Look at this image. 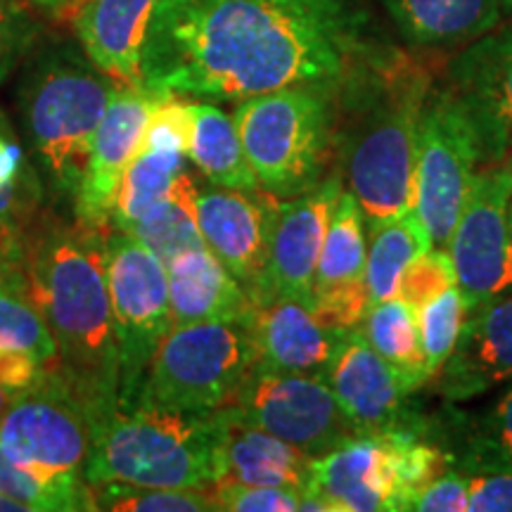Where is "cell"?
<instances>
[{
  "label": "cell",
  "mask_w": 512,
  "mask_h": 512,
  "mask_svg": "<svg viewBox=\"0 0 512 512\" xmlns=\"http://www.w3.org/2000/svg\"><path fill=\"white\" fill-rule=\"evenodd\" d=\"M408 48H463L501 22V0H377Z\"/></svg>",
  "instance_id": "d4e9b609"
},
{
  "label": "cell",
  "mask_w": 512,
  "mask_h": 512,
  "mask_svg": "<svg viewBox=\"0 0 512 512\" xmlns=\"http://www.w3.org/2000/svg\"><path fill=\"white\" fill-rule=\"evenodd\" d=\"M53 373L48 363L38 361L27 351L0 349V384L5 387L12 399L24 392H31L38 384H43Z\"/></svg>",
  "instance_id": "60d3db41"
},
{
  "label": "cell",
  "mask_w": 512,
  "mask_h": 512,
  "mask_svg": "<svg viewBox=\"0 0 512 512\" xmlns=\"http://www.w3.org/2000/svg\"><path fill=\"white\" fill-rule=\"evenodd\" d=\"M91 486L95 510L107 512H216L211 486L207 489H171L124 482Z\"/></svg>",
  "instance_id": "836d02e7"
},
{
  "label": "cell",
  "mask_w": 512,
  "mask_h": 512,
  "mask_svg": "<svg viewBox=\"0 0 512 512\" xmlns=\"http://www.w3.org/2000/svg\"><path fill=\"white\" fill-rule=\"evenodd\" d=\"M27 238V235H24ZM24 238L15 240L8 235H0V285L17 287L22 285V256Z\"/></svg>",
  "instance_id": "7bdbcfd3"
},
{
  "label": "cell",
  "mask_w": 512,
  "mask_h": 512,
  "mask_svg": "<svg viewBox=\"0 0 512 512\" xmlns=\"http://www.w3.org/2000/svg\"><path fill=\"white\" fill-rule=\"evenodd\" d=\"M366 259V216H363L361 207H358L356 197L344 188L339 192L335 209H332L328 233H325L323 249H320L313 292H323L337 285L366 280Z\"/></svg>",
  "instance_id": "f546056e"
},
{
  "label": "cell",
  "mask_w": 512,
  "mask_h": 512,
  "mask_svg": "<svg viewBox=\"0 0 512 512\" xmlns=\"http://www.w3.org/2000/svg\"><path fill=\"white\" fill-rule=\"evenodd\" d=\"M512 176L503 166H482L446 242L458 275L465 313L512 294Z\"/></svg>",
  "instance_id": "7c38bea8"
},
{
  "label": "cell",
  "mask_w": 512,
  "mask_h": 512,
  "mask_svg": "<svg viewBox=\"0 0 512 512\" xmlns=\"http://www.w3.org/2000/svg\"><path fill=\"white\" fill-rule=\"evenodd\" d=\"M195 197V178L188 174V169H183L169 200L152 209L143 221L131 223L121 230L150 247L166 264L178 252L204 245L200 228H197Z\"/></svg>",
  "instance_id": "1f68e13d"
},
{
  "label": "cell",
  "mask_w": 512,
  "mask_h": 512,
  "mask_svg": "<svg viewBox=\"0 0 512 512\" xmlns=\"http://www.w3.org/2000/svg\"><path fill=\"white\" fill-rule=\"evenodd\" d=\"M430 72L396 46H384L339 88L337 169L366 226L415 207V150Z\"/></svg>",
  "instance_id": "3957f363"
},
{
  "label": "cell",
  "mask_w": 512,
  "mask_h": 512,
  "mask_svg": "<svg viewBox=\"0 0 512 512\" xmlns=\"http://www.w3.org/2000/svg\"><path fill=\"white\" fill-rule=\"evenodd\" d=\"M0 349L27 351L38 361L57 366V342L46 318L22 290L0 285Z\"/></svg>",
  "instance_id": "e575fe53"
},
{
  "label": "cell",
  "mask_w": 512,
  "mask_h": 512,
  "mask_svg": "<svg viewBox=\"0 0 512 512\" xmlns=\"http://www.w3.org/2000/svg\"><path fill=\"white\" fill-rule=\"evenodd\" d=\"M275 197L268 192H242L197 185L195 216L202 242L256 302L264 283L268 233Z\"/></svg>",
  "instance_id": "e0dca14e"
},
{
  "label": "cell",
  "mask_w": 512,
  "mask_h": 512,
  "mask_svg": "<svg viewBox=\"0 0 512 512\" xmlns=\"http://www.w3.org/2000/svg\"><path fill=\"white\" fill-rule=\"evenodd\" d=\"M323 380L337 396L358 437H427L430 415L415 406L413 394L401 387L392 368L370 347L361 328L344 332Z\"/></svg>",
  "instance_id": "4fadbf2b"
},
{
  "label": "cell",
  "mask_w": 512,
  "mask_h": 512,
  "mask_svg": "<svg viewBox=\"0 0 512 512\" xmlns=\"http://www.w3.org/2000/svg\"><path fill=\"white\" fill-rule=\"evenodd\" d=\"M361 332L408 394L420 392L432 382L415 306L403 302L401 297L373 304L363 318Z\"/></svg>",
  "instance_id": "4316f807"
},
{
  "label": "cell",
  "mask_w": 512,
  "mask_h": 512,
  "mask_svg": "<svg viewBox=\"0 0 512 512\" xmlns=\"http://www.w3.org/2000/svg\"><path fill=\"white\" fill-rule=\"evenodd\" d=\"M503 169L508 171V174L512 176V138H510V145H508V152H505V157H503Z\"/></svg>",
  "instance_id": "7dc6e473"
},
{
  "label": "cell",
  "mask_w": 512,
  "mask_h": 512,
  "mask_svg": "<svg viewBox=\"0 0 512 512\" xmlns=\"http://www.w3.org/2000/svg\"><path fill=\"white\" fill-rule=\"evenodd\" d=\"M188 162H192L211 185L242 192H261V185L245 155V147H242L233 114H226L207 100L192 102Z\"/></svg>",
  "instance_id": "484cf974"
},
{
  "label": "cell",
  "mask_w": 512,
  "mask_h": 512,
  "mask_svg": "<svg viewBox=\"0 0 512 512\" xmlns=\"http://www.w3.org/2000/svg\"><path fill=\"white\" fill-rule=\"evenodd\" d=\"M10 401H12V396L5 392V387H3V384H0V418H3V413L8 411Z\"/></svg>",
  "instance_id": "bcb514c9"
},
{
  "label": "cell",
  "mask_w": 512,
  "mask_h": 512,
  "mask_svg": "<svg viewBox=\"0 0 512 512\" xmlns=\"http://www.w3.org/2000/svg\"><path fill=\"white\" fill-rule=\"evenodd\" d=\"M467 510L512 512V475L470 472L467 475Z\"/></svg>",
  "instance_id": "b9f144b4"
},
{
  "label": "cell",
  "mask_w": 512,
  "mask_h": 512,
  "mask_svg": "<svg viewBox=\"0 0 512 512\" xmlns=\"http://www.w3.org/2000/svg\"><path fill=\"white\" fill-rule=\"evenodd\" d=\"M247 328L256 349L254 366L316 377H323L344 335L342 330L320 323L311 302L302 299L254 304L247 316Z\"/></svg>",
  "instance_id": "ffe728a7"
},
{
  "label": "cell",
  "mask_w": 512,
  "mask_h": 512,
  "mask_svg": "<svg viewBox=\"0 0 512 512\" xmlns=\"http://www.w3.org/2000/svg\"><path fill=\"white\" fill-rule=\"evenodd\" d=\"M159 93L119 86L95 131L86 171L74 195L76 223L95 233L112 230L117 195L128 164L143 147L145 128Z\"/></svg>",
  "instance_id": "9a60e30c"
},
{
  "label": "cell",
  "mask_w": 512,
  "mask_h": 512,
  "mask_svg": "<svg viewBox=\"0 0 512 512\" xmlns=\"http://www.w3.org/2000/svg\"><path fill=\"white\" fill-rule=\"evenodd\" d=\"M0 494L22 503L27 512L95 510L86 479L43 477L17 465L3 448H0Z\"/></svg>",
  "instance_id": "d6a6232c"
},
{
  "label": "cell",
  "mask_w": 512,
  "mask_h": 512,
  "mask_svg": "<svg viewBox=\"0 0 512 512\" xmlns=\"http://www.w3.org/2000/svg\"><path fill=\"white\" fill-rule=\"evenodd\" d=\"M19 290L46 318L57 342V370L88 411L119 399V344L107 287L105 235L74 223H48L24 238Z\"/></svg>",
  "instance_id": "7a4b0ae2"
},
{
  "label": "cell",
  "mask_w": 512,
  "mask_h": 512,
  "mask_svg": "<svg viewBox=\"0 0 512 512\" xmlns=\"http://www.w3.org/2000/svg\"><path fill=\"white\" fill-rule=\"evenodd\" d=\"M211 496L216 512H297L304 503L299 491L259 484H214Z\"/></svg>",
  "instance_id": "f35d334b"
},
{
  "label": "cell",
  "mask_w": 512,
  "mask_h": 512,
  "mask_svg": "<svg viewBox=\"0 0 512 512\" xmlns=\"http://www.w3.org/2000/svg\"><path fill=\"white\" fill-rule=\"evenodd\" d=\"M221 408L183 411L147 399H117L93 415L86 482L207 489L221 477Z\"/></svg>",
  "instance_id": "277c9868"
},
{
  "label": "cell",
  "mask_w": 512,
  "mask_h": 512,
  "mask_svg": "<svg viewBox=\"0 0 512 512\" xmlns=\"http://www.w3.org/2000/svg\"><path fill=\"white\" fill-rule=\"evenodd\" d=\"M302 510L399 512L401 494L382 437H354L313 458Z\"/></svg>",
  "instance_id": "ac0fdd59"
},
{
  "label": "cell",
  "mask_w": 512,
  "mask_h": 512,
  "mask_svg": "<svg viewBox=\"0 0 512 512\" xmlns=\"http://www.w3.org/2000/svg\"><path fill=\"white\" fill-rule=\"evenodd\" d=\"M384 46L363 0H159L143 88L233 102L292 86L342 88Z\"/></svg>",
  "instance_id": "6da1fadb"
},
{
  "label": "cell",
  "mask_w": 512,
  "mask_h": 512,
  "mask_svg": "<svg viewBox=\"0 0 512 512\" xmlns=\"http://www.w3.org/2000/svg\"><path fill=\"white\" fill-rule=\"evenodd\" d=\"M453 285H458V275L451 256L444 247H432L430 252L420 254L418 259L411 261L403 271L399 297L403 302L415 306V309H420L422 304L439 297L441 292H446Z\"/></svg>",
  "instance_id": "74e56055"
},
{
  "label": "cell",
  "mask_w": 512,
  "mask_h": 512,
  "mask_svg": "<svg viewBox=\"0 0 512 512\" xmlns=\"http://www.w3.org/2000/svg\"><path fill=\"white\" fill-rule=\"evenodd\" d=\"M0 512H27V510H24L22 503L12 501L10 496L0 494Z\"/></svg>",
  "instance_id": "f6af8a7d"
},
{
  "label": "cell",
  "mask_w": 512,
  "mask_h": 512,
  "mask_svg": "<svg viewBox=\"0 0 512 512\" xmlns=\"http://www.w3.org/2000/svg\"><path fill=\"white\" fill-rule=\"evenodd\" d=\"M188 157L181 152L140 147V152L128 164L121 181L117 207H114L112 228H126L143 221L152 209L166 202L176 188L178 176L185 169Z\"/></svg>",
  "instance_id": "4dcf8cb0"
},
{
  "label": "cell",
  "mask_w": 512,
  "mask_h": 512,
  "mask_svg": "<svg viewBox=\"0 0 512 512\" xmlns=\"http://www.w3.org/2000/svg\"><path fill=\"white\" fill-rule=\"evenodd\" d=\"M432 380L446 403H467L512 382V294L467 313L456 349Z\"/></svg>",
  "instance_id": "d6986e66"
},
{
  "label": "cell",
  "mask_w": 512,
  "mask_h": 512,
  "mask_svg": "<svg viewBox=\"0 0 512 512\" xmlns=\"http://www.w3.org/2000/svg\"><path fill=\"white\" fill-rule=\"evenodd\" d=\"M93 418L60 370L10 401L0 418V448L43 477L86 479Z\"/></svg>",
  "instance_id": "8fae6325"
},
{
  "label": "cell",
  "mask_w": 512,
  "mask_h": 512,
  "mask_svg": "<svg viewBox=\"0 0 512 512\" xmlns=\"http://www.w3.org/2000/svg\"><path fill=\"white\" fill-rule=\"evenodd\" d=\"M254 363L247 320L174 325L159 342L133 396L183 411H216L238 392Z\"/></svg>",
  "instance_id": "52a82bcc"
},
{
  "label": "cell",
  "mask_w": 512,
  "mask_h": 512,
  "mask_svg": "<svg viewBox=\"0 0 512 512\" xmlns=\"http://www.w3.org/2000/svg\"><path fill=\"white\" fill-rule=\"evenodd\" d=\"M444 86L475 124L484 166H501L512 138V22L460 48Z\"/></svg>",
  "instance_id": "2e32d148"
},
{
  "label": "cell",
  "mask_w": 512,
  "mask_h": 512,
  "mask_svg": "<svg viewBox=\"0 0 512 512\" xmlns=\"http://www.w3.org/2000/svg\"><path fill=\"white\" fill-rule=\"evenodd\" d=\"M41 31L31 0H0V83L27 60Z\"/></svg>",
  "instance_id": "8d00e7d4"
},
{
  "label": "cell",
  "mask_w": 512,
  "mask_h": 512,
  "mask_svg": "<svg viewBox=\"0 0 512 512\" xmlns=\"http://www.w3.org/2000/svg\"><path fill=\"white\" fill-rule=\"evenodd\" d=\"M342 190L344 178L335 166L316 188L304 195L292 197V200L275 197L266 273L254 304H266L273 299L311 302L320 249H323L332 209Z\"/></svg>",
  "instance_id": "5bb4252c"
},
{
  "label": "cell",
  "mask_w": 512,
  "mask_h": 512,
  "mask_svg": "<svg viewBox=\"0 0 512 512\" xmlns=\"http://www.w3.org/2000/svg\"><path fill=\"white\" fill-rule=\"evenodd\" d=\"M88 0H31V5L46 15L48 19L60 24H72L74 17L79 15V10L86 5Z\"/></svg>",
  "instance_id": "ee69618b"
},
{
  "label": "cell",
  "mask_w": 512,
  "mask_h": 512,
  "mask_svg": "<svg viewBox=\"0 0 512 512\" xmlns=\"http://www.w3.org/2000/svg\"><path fill=\"white\" fill-rule=\"evenodd\" d=\"M105 268L119 344V399L138 392L166 332L174 328L169 273L143 242L112 228L105 235Z\"/></svg>",
  "instance_id": "9c48e42d"
},
{
  "label": "cell",
  "mask_w": 512,
  "mask_h": 512,
  "mask_svg": "<svg viewBox=\"0 0 512 512\" xmlns=\"http://www.w3.org/2000/svg\"><path fill=\"white\" fill-rule=\"evenodd\" d=\"M223 444L221 477L216 484H259L280 486L306 494L311 484L313 458L297 446L273 437L259 427L247 425L221 408Z\"/></svg>",
  "instance_id": "cb8c5ba5"
},
{
  "label": "cell",
  "mask_w": 512,
  "mask_h": 512,
  "mask_svg": "<svg viewBox=\"0 0 512 512\" xmlns=\"http://www.w3.org/2000/svg\"><path fill=\"white\" fill-rule=\"evenodd\" d=\"M465 316V302L458 285L448 287L446 292H441L439 297L430 299L418 309L422 349H425L427 368H430L432 377L439 373L456 349Z\"/></svg>",
  "instance_id": "d590c367"
},
{
  "label": "cell",
  "mask_w": 512,
  "mask_h": 512,
  "mask_svg": "<svg viewBox=\"0 0 512 512\" xmlns=\"http://www.w3.org/2000/svg\"><path fill=\"white\" fill-rule=\"evenodd\" d=\"M411 512H465L467 510V475L446 470L415 489L408 498Z\"/></svg>",
  "instance_id": "ab89813d"
},
{
  "label": "cell",
  "mask_w": 512,
  "mask_h": 512,
  "mask_svg": "<svg viewBox=\"0 0 512 512\" xmlns=\"http://www.w3.org/2000/svg\"><path fill=\"white\" fill-rule=\"evenodd\" d=\"M226 411L247 425L320 458L358 437L328 382L316 375L254 366L230 396Z\"/></svg>",
  "instance_id": "30bf717a"
},
{
  "label": "cell",
  "mask_w": 512,
  "mask_h": 512,
  "mask_svg": "<svg viewBox=\"0 0 512 512\" xmlns=\"http://www.w3.org/2000/svg\"><path fill=\"white\" fill-rule=\"evenodd\" d=\"M482 166L470 114L446 86H432L420 119L413 190L434 247H446Z\"/></svg>",
  "instance_id": "ba28073f"
},
{
  "label": "cell",
  "mask_w": 512,
  "mask_h": 512,
  "mask_svg": "<svg viewBox=\"0 0 512 512\" xmlns=\"http://www.w3.org/2000/svg\"><path fill=\"white\" fill-rule=\"evenodd\" d=\"M432 247L430 230L415 207L368 226L366 283L370 304L399 297L403 271Z\"/></svg>",
  "instance_id": "83f0119b"
},
{
  "label": "cell",
  "mask_w": 512,
  "mask_h": 512,
  "mask_svg": "<svg viewBox=\"0 0 512 512\" xmlns=\"http://www.w3.org/2000/svg\"><path fill=\"white\" fill-rule=\"evenodd\" d=\"M159 0H88L74 31L93 64L119 86L143 88V48Z\"/></svg>",
  "instance_id": "44dd1931"
},
{
  "label": "cell",
  "mask_w": 512,
  "mask_h": 512,
  "mask_svg": "<svg viewBox=\"0 0 512 512\" xmlns=\"http://www.w3.org/2000/svg\"><path fill=\"white\" fill-rule=\"evenodd\" d=\"M510 228H512V197H510Z\"/></svg>",
  "instance_id": "681fc988"
},
{
  "label": "cell",
  "mask_w": 512,
  "mask_h": 512,
  "mask_svg": "<svg viewBox=\"0 0 512 512\" xmlns=\"http://www.w3.org/2000/svg\"><path fill=\"white\" fill-rule=\"evenodd\" d=\"M427 439L444 451L451 470L512 475V382L479 413L458 411L456 403H446L430 415Z\"/></svg>",
  "instance_id": "7402d4cb"
},
{
  "label": "cell",
  "mask_w": 512,
  "mask_h": 512,
  "mask_svg": "<svg viewBox=\"0 0 512 512\" xmlns=\"http://www.w3.org/2000/svg\"><path fill=\"white\" fill-rule=\"evenodd\" d=\"M501 5H503L505 12H510V15H512V0H501Z\"/></svg>",
  "instance_id": "c3c4849f"
},
{
  "label": "cell",
  "mask_w": 512,
  "mask_h": 512,
  "mask_svg": "<svg viewBox=\"0 0 512 512\" xmlns=\"http://www.w3.org/2000/svg\"><path fill=\"white\" fill-rule=\"evenodd\" d=\"M43 183L27 145L0 107V235L22 240L43 200Z\"/></svg>",
  "instance_id": "f1b7e54d"
},
{
  "label": "cell",
  "mask_w": 512,
  "mask_h": 512,
  "mask_svg": "<svg viewBox=\"0 0 512 512\" xmlns=\"http://www.w3.org/2000/svg\"><path fill=\"white\" fill-rule=\"evenodd\" d=\"M339 88L292 86L240 100L233 110L261 190L278 200L304 195L337 157Z\"/></svg>",
  "instance_id": "8992f818"
},
{
  "label": "cell",
  "mask_w": 512,
  "mask_h": 512,
  "mask_svg": "<svg viewBox=\"0 0 512 512\" xmlns=\"http://www.w3.org/2000/svg\"><path fill=\"white\" fill-rule=\"evenodd\" d=\"M174 325L209 320H247L254 302L207 245L190 247L166 261Z\"/></svg>",
  "instance_id": "603a6c76"
},
{
  "label": "cell",
  "mask_w": 512,
  "mask_h": 512,
  "mask_svg": "<svg viewBox=\"0 0 512 512\" xmlns=\"http://www.w3.org/2000/svg\"><path fill=\"white\" fill-rule=\"evenodd\" d=\"M119 83L93 64L81 43L46 41L24 60L19 79L24 145L55 195L74 197L88 152Z\"/></svg>",
  "instance_id": "5b68a950"
}]
</instances>
